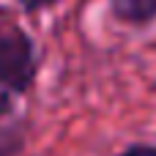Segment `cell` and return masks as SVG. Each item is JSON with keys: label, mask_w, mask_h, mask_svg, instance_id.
<instances>
[{"label": "cell", "mask_w": 156, "mask_h": 156, "mask_svg": "<svg viewBox=\"0 0 156 156\" xmlns=\"http://www.w3.org/2000/svg\"><path fill=\"white\" fill-rule=\"evenodd\" d=\"M33 44L14 16L0 11V85L5 90H25L33 80Z\"/></svg>", "instance_id": "obj_1"}, {"label": "cell", "mask_w": 156, "mask_h": 156, "mask_svg": "<svg viewBox=\"0 0 156 156\" xmlns=\"http://www.w3.org/2000/svg\"><path fill=\"white\" fill-rule=\"evenodd\" d=\"M110 3L115 16L129 25H148L156 16V0H110Z\"/></svg>", "instance_id": "obj_2"}, {"label": "cell", "mask_w": 156, "mask_h": 156, "mask_svg": "<svg viewBox=\"0 0 156 156\" xmlns=\"http://www.w3.org/2000/svg\"><path fill=\"white\" fill-rule=\"evenodd\" d=\"M121 156H156V148H148V145H134V148L123 151Z\"/></svg>", "instance_id": "obj_3"}, {"label": "cell", "mask_w": 156, "mask_h": 156, "mask_svg": "<svg viewBox=\"0 0 156 156\" xmlns=\"http://www.w3.org/2000/svg\"><path fill=\"white\" fill-rule=\"evenodd\" d=\"M27 11H36V8H44V5H49L52 0H19Z\"/></svg>", "instance_id": "obj_4"}]
</instances>
